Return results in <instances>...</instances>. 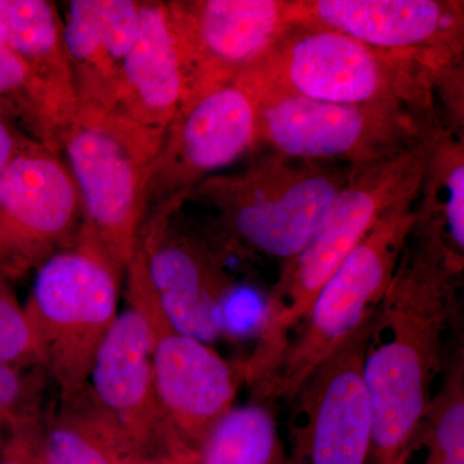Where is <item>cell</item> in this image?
I'll return each instance as SVG.
<instances>
[{"mask_svg": "<svg viewBox=\"0 0 464 464\" xmlns=\"http://www.w3.org/2000/svg\"><path fill=\"white\" fill-rule=\"evenodd\" d=\"M464 262L411 228L369 331L364 381L373 411L369 464H395L429 411L458 328ZM451 350V348H450Z\"/></svg>", "mask_w": 464, "mask_h": 464, "instance_id": "obj_1", "label": "cell"}, {"mask_svg": "<svg viewBox=\"0 0 464 464\" xmlns=\"http://www.w3.org/2000/svg\"><path fill=\"white\" fill-rule=\"evenodd\" d=\"M431 140L390 160L351 169L306 246L283 264L271 289L257 346L243 362L250 389L271 373L317 293L357 244L391 210L417 199Z\"/></svg>", "mask_w": 464, "mask_h": 464, "instance_id": "obj_2", "label": "cell"}, {"mask_svg": "<svg viewBox=\"0 0 464 464\" xmlns=\"http://www.w3.org/2000/svg\"><path fill=\"white\" fill-rule=\"evenodd\" d=\"M350 168L283 157L256 155L246 167L199 183L188 201L212 212L219 239L228 248L285 264L297 256Z\"/></svg>", "mask_w": 464, "mask_h": 464, "instance_id": "obj_3", "label": "cell"}, {"mask_svg": "<svg viewBox=\"0 0 464 464\" xmlns=\"http://www.w3.org/2000/svg\"><path fill=\"white\" fill-rule=\"evenodd\" d=\"M438 72L417 58L375 50L335 30L290 25L257 65L240 76L320 102H404L439 112L433 92Z\"/></svg>", "mask_w": 464, "mask_h": 464, "instance_id": "obj_4", "label": "cell"}, {"mask_svg": "<svg viewBox=\"0 0 464 464\" xmlns=\"http://www.w3.org/2000/svg\"><path fill=\"white\" fill-rule=\"evenodd\" d=\"M239 78L257 100L261 148L283 157L356 169L399 157L445 130L436 110L320 102Z\"/></svg>", "mask_w": 464, "mask_h": 464, "instance_id": "obj_5", "label": "cell"}, {"mask_svg": "<svg viewBox=\"0 0 464 464\" xmlns=\"http://www.w3.org/2000/svg\"><path fill=\"white\" fill-rule=\"evenodd\" d=\"M161 143L111 112L78 108L63 136L82 203L79 239L125 274L148 216L152 167Z\"/></svg>", "mask_w": 464, "mask_h": 464, "instance_id": "obj_6", "label": "cell"}, {"mask_svg": "<svg viewBox=\"0 0 464 464\" xmlns=\"http://www.w3.org/2000/svg\"><path fill=\"white\" fill-rule=\"evenodd\" d=\"M414 204L384 216L324 284L276 365L253 391L259 401L289 402L308 375L372 322L413 228Z\"/></svg>", "mask_w": 464, "mask_h": 464, "instance_id": "obj_7", "label": "cell"}, {"mask_svg": "<svg viewBox=\"0 0 464 464\" xmlns=\"http://www.w3.org/2000/svg\"><path fill=\"white\" fill-rule=\"evenodd\" d=\"M121 276L100 249L79 237L36 270L24 311L58 392L90 383L97 353L119 316Z\"/></svg>", "mask_w": 464, "mask_h": 464, "instance_id": "obj_8", "label": "cell"}, {"mask_svg": "<svg viewBox=\"0 0 464 464\" xmlns=\"http://www.w3.org/2000/svg\"><path fill=\"white\" fill-rule=\"evenodd\" d=\"M185 203L186 197H176L150 208L130 265L145 277L177 332L210 344L224 331L234 280L221 248L181 224Z\"/></svg>", "mask_w": 464, "mask_h": 464, "instance_id": "obj_9", "label": "cell"}, {"mask_svg": "<svg viewBox=\"0 0 464 464\" xmlns=\"http://www.w3.org/2000/svg\"><path fill=\"white\" fill-rule=\"evenodd\" d=\"M259 149L257 100L243 79L192 94L183 100L159 149L149 209L172 198H188L199 183Z\"/></svg>", "mask_w": 464, "mask_h": 464, "instance_id": "obj_10", "label": "cell"}, {"mask_svg": "<svg viewBox=\"0 0 464 464\" xmlns=\"http://www.w3.org/2000/svg\"><path fill=\"white\" fill-rule=\"evenodd\" d=\"M82 203L63 155L34 142L0 172V273L20 277L72 246Z\"/></svg>", "mask_w": 464, "mask_h": 464, "instance_id": "obj_11", "label": "cell"}, {"mask_svg": "<svg viewBox=\"0 0 464 464\" xmlns=\"http://www.w3.org/2000/svg\"><path fill=\"white\" fill-rule=\"evenodd\" d=\"M286 7V0L167 2L185 83L183 100L257 65L289 29Z\"/></svg>", "mask_w": 464, "mask_h": 464, "instance_id": "obj_12", "label": "cell"}, {"mask_svg": "<svg viewBox=\"0 0 464 464\" xmlns=\"http://www.w3.org/2000/svg\"><path fill=\"white\" fill-rule=\"evenodd\" d=\"M371 324L308 375L290 399V464H369L373 411L364 356Z\"/></svg>", "mask_w": 464, "mask_h": 464, "instance_id": "obj_13", "label": "cell"}, {"mask_svg": "<svg viewBox=\"0 0 464 464\" xmlns=\"http://www.w3.org/2000/svg\"><path fill=\"white\" fill-rule=\"evenodd\" d=\"M290 25L326 27L440 70L462 63L463 2L286 0Z\"/></svg>", "mask_w": 464, "mask_h": 464, "instance_id": "obj_14", "label": "cell"}, {"mask_svg": "<svg viewBox=\"0 0 464 464\" xmlns=\"http://www.w3.org/2000/svg\"><path fill=\"white\" fill-rule=\"evenodd\" d=\"M151 338L155 386L168 429L182 450L197 456L208 433L234 406L243 366L173 325Z\"/></svg>", "mask_w": 464, "mask_h": 464, "instance_id": "obj_15", "label": "cell"}, {"mask_svg": "<svg viewBox=\"0 0 464 464\" xmlns=\"http://www.w3.org/2000/svg\"><path fill=\"white\" fill-rule=\"evenodd\" d=\"M90 384L143 456H194L176 444L168 429L155 386L151 333L132 308L119 314L101 344Z\"/></svg>", "mask_w": 464, "mask_h": 464, "instance_id": "obj_16", "label": "cell"}, {"mask_svg": "<svg viewBox=\"0 0 464 464\" xmlns=\"http://www.w3.org/2000/svg\"><path fill=\"white\" fill-rule=\"evenodd\" d=\"M140 0H72L63 38L78 108L110 112L139 30Z\"/></svg>", "mask_w": 464, "mask_h": 464, "instance_id": "obj_17", "label": "cell"}, {"mask_svg": "<svg viewBox=\"0 0 464 464\" xmlns=\"http://www.w3.org/2000/svg\"><path fill=\"white\" fill-rule=\"evenodd\" d=\"M183 97L185 83L167 2H141L136 41L110 112L161 143Z\"/></svg>", "mask_w": 464, "mask_h": 464, "instance_id": "obj_18", "label": "cell"}, {"mask_svg": "<svg viewBox=\"0 0 464 464\" xmlns=\"http://www.w3.org/2000/svg\"><path fill=\"white\" fill-rule=\"evenodd\" d=\"M47 464H134L143 456L91 384L60 393L45 414Z\"/></svg>", "mask_w": 464, "mask_h": 464, "instance_id": "obj_19", "label": "cell"}, {"mask_svg": "<svg viewBox=\"0 0 464 464\" xmlns=\"http://www.w3.org/2000/svg\"><path fill=\"white\" fill-rule=\"evenodd\" d=\"M0 26L9 48L70 123L78 100L57 5L48 0H0Z\"/></svg>", "mask_w": 464, "mask_h": 464, "instance_id": "obj_20", "label": "cell"}, {"mask_svg": "<svg viewBox=\"0 0 464 464\" xmlns=\"http://www.w3.org/2000/svg\"><path fill=\"white\" fill-rule=\"evenodd\" d=\"M414 215L415 230L464 262V136L441 130L432 137Z\"/></svg>", "mask_w": 464, "mask_h": 464, "instance_id": "obj_21", "label": "cell"}, {"mask_svg": "<svg viewBox=\"0 0 464 464\" xmlns=\"http://www.w3.org/2000/svg\"><path fill=\"white\" fill-rule=\"evenodd\" d=\"M395 464H464V350L459 342L449 353L417 433Z\"/></svg>", "mask_w": 464, "mask_h": 464, "instance_id": "obj_22", "label": "cell"}, {"mask_svg": "<svg viewBox=\"0 0 464 464\" xmlns=\"http://www.w3.org/2000/svg\"><path fill=\"white\" fill-rule=\"evenodd\" d=\"M195 464H290L275 415L264 402L232 406L201 442Z\"/></svg>", "mask_w": 464, "mask_h": 464, "instance_id": "obj_23", "label": "cell"}, {"mask_svg": "<svg viewBox=\"0 0 464 464\" xmlns=\"http://www.w3.org/2000/svg\"><path fill=\"white\" fill-rule=\"evenodd\" d=\"M47 372L0 362V433L26 415L44 411Z\"/></svg>", "mask_w": 464, "mask_h": 464, "instance_id": "obj_24", "label": "cell"}, {"mask_svg": "<svg viewBox=\"0 0 464 464\" xmlns=\"http://www.w3.org/2000/svg\"><path fill=\"white\" fill-rule=\"evenodd\" d=\"M0 362L23 368H43L38 343L24 307L0 273Z\"/></svg>", "mask_w": 464, "mask_h": 464, "instance_id": "obj_25", "label": "cell"}, {"mask_svg": "<svg viewBox=\"0 0 464 464\" xmlns=\"http://www.w3.org/2000/svg\"><path fill=\"white\" fill-rule=\"evenodd\" d=\"M45 411L26 415L0 433V464H47Z\"/></svg>", "mask_w": 464, "mask_h": 464, "instance_id": "obj_26", "label": "cell"}, {"mask_svg": "<svg viewBox=\"0 0 464 464\" xmlns=\"http://www.w3.org/2000/svg\"><path fill=\"white\" fill-rule=\"evenodd\" d=\"M18 116L7 103L0 101V172L8 166L9 161L20 152L33 145L35 140L25 137L9 123V118Z\"/></svg>", "mask_w": 464, "mask_h": 464, "instance_id": "obj_27", "label": "cell"}, {"mask_svg": "<svg viewBox=\"0 0 464 464\" xmlns=\"http://www.w3.org/2000/svg\"><path fill=\"white\" fill-rule=\"evenodd\" d=\"M197 457L185 454L160 453L143 457L134 464H195Z\"/></svg>", "mask_w": 464, "mask_h": 464, "instance_id": "obj_28", "label": "cell"}, {"mask_svg": "<svg viewBox=\"0 0 464 464\" xmlns=\"http://www.w3.org/2000/svg\"><path fill=\"white\" fill-rule=\"evenodd\" d=\"M7 44V41H5V32H3L2 26H0V45Z\"/></svg>", "mask_w": 464, "mask_h": 464, "instance_id": "obj_29", "label": "cell"}]
</instances>
